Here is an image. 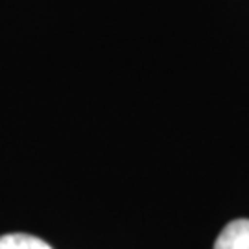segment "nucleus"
Returning <instances> with one entry per match:
<instances>
[{
  "instance_id": "nucleus-1",
  "label": "nucleus",
  "mask_w": 249,
  "mask_h": 249,
  "mask_svg": "<svg viewBox=\"0 0 249 249\" xmlns=\"http://www.w3.org/2000/svg\"><path fill=\"white\" fill-rule=\"evenodd\" d=\"M214 249H249V220H234L223 227Z\"/></svg>"
},
{
  "instance_id": "nucleus-2",
  "label": "nucleus",
  "mask_w": 249,
  "mask_h": 249,
  "mask_svg": "<svg viewBox=\"0 0 249 249\" xmlns=\"http://www.w3.org/2000/svg\"><path fill=\"white\" fill-rule=\"evenodd\" d=\"M0 249H52L45 240L24 234V232H11L0 236Z\"/></svg>"
}]
</instances>
